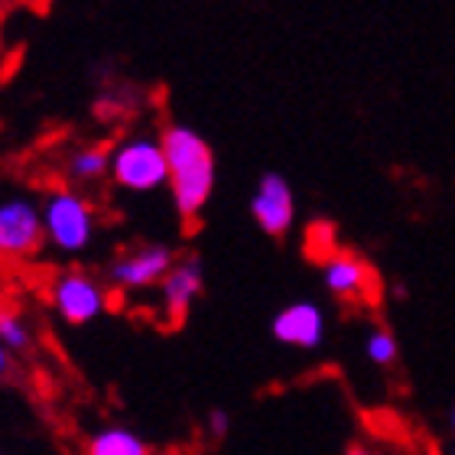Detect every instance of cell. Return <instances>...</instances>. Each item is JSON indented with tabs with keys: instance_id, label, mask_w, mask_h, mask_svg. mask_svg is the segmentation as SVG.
Returning <instances> with one entry per match:
<instances>
[{
	"instance_id": "e0dca14e",
	"label": "cell",
	"mask_w": 455,
	"mask_h": 455,
	"mask_svg": "<svg viewBox=\"0 0 455 455\" xmlns=\"http://www.w3.org/2000/svg\"><path fill=\"white\" fill-rule=\"evenodd\" d=\"M345 455H374V452H371L368 446H348L345 449Z\"/></svg>"
},
{
	"instance_id": "8fae6325",
	"label": "cell",
	"mask_w": 455,
	"mask_h": 455,
	"mask_svg": "<svg viewBox=\"0 0 455 455\" xmlns=\"http://www.w3.org/2000/svg\"><path fill=\"white\" fill-rule=\"evenodd\" d=\"M85 455H150V446L127 427H105L88 439Z\"/></svg>"
},
{
	"instance_id": "6da1fadb",
	"label": "cell",
	"mask_w": 455,
	"mask_h": 455,
	"mask_svg": "<svg viewBox=\"0 0 455 455\" xmlns=\"http://www.w3.org/2000/svg\"><path fill=\"white\" fill-rule=\"evenodd\" d=\"M166 166H170L172 209L182 221H196L215 192V153L199 131L170 124L160 133Z\"/></svg>"
},
{
	"instance_id": "d6986e66",
	"label": "cell",
	"mask_w": 455,
	"mask_h": 455,
	"mask_svg": "<svg viewBox=\"0 0 455 455\" xmlns=\"http://www.w3.org/2000/svg\"><path fill=\"white\" fill-rule=\"evenodd\" d=\"M449 455H455V446H452V452H449Z\"/></svg>"
},
{
	"instance_id": "ac0fdd59",
	"label": "cell",
	"mask_w": 455,
	"mask_h": 455,
	"mask_svg": "<svg viewBox=\"0 0 455 455\" xmlns=\"http://www.w3.org/2000/svg\"><path fill=\"white\" fill-rule=\"evenodd\" d=\"M449 429H452V433H455V407L449 410Z\"/></svg>"
},
{
	"instance_id": "5b68a950",
	"label": "cell",
	"mask_w": 455,
	"mask_h": 455,
	"mask_svg": "<svg viewBox=\"0 0 455 455\" xmlns=\"http://www.w3.org/2000/svg\"><path fill=\"white\" fill-rule=\"evenodd\" d=\"M49 303L68 325H88L108 309V290L98 276L85 270H66L49 286Z\"/></svg>"
},
{
	"instance_id": "7a4b0ae2",
	"label": "cell",
	"mask_w": 455,
	"mask_h": 455,
	"mask_svg": "<svg viewBox=\"0 0 455 455\" xmlns=\"http://www.w3.org/2000/svg\"><path fill=\"white\" fill-rule=\"evenodd\" d=\"M46 244L59 254H82L95 241V209L85 196L72 189L49 192L43 202Z\"/></svg>"
},
{
	"instance_id": "9c48e42d",
	"label": "cell",
	"mask_w": 455,
	"mask_h": 455,
	"mask_svg": "<svg viewBox=\"0 0 455 455\" xmlns=\"http://www.w3.org/2000/svg\"><path fill=\"white\" fill-rule=\"evenodd\" d=\"M202 286H205V270L196 257H186V260H176L166 280L160 283V306L170 325H180L189 309L196 306V299L202 296Z\"/></svg>"
},
{
	"instance_id": "3957f363",
	"label": "cell",
	"mask_w": 455,
	"mask_h": 455,
	"mask_svg": "<svg viewBox=\"0 0 455 455\" xmlns=\"http://www.w3.org/2000/svg\"><path fill=\"white\" fill-rule=\"evenodd\" d=\"M111 180L133 196H147L160 186H170V166L160 137L137 133L117 143L111 150Z\"/></svg>"
},
{
	"instance_id": "9a60e30c",
	"label": "cell",
	"mask_w": 455,
	"mask_h": 455,
	"mask_svg": "<svg viewBox=\"0 0 455 455\" xmlns=\"http://www.w3.org/2000/svg\"><path fill=\"white\" fill-rule=\"evenodd\" d=\"M205 427H209L212 436L221 439L228 429H231V413H228V410H221V407H212L209 417H205Z\"/></svg>"
},
{
	"instance_id": "277c9868",
	"label": "cell",
	"mask_w": 455,
	"mask_h": 455,
	"mask_svg": "<svg viewBox=\"0 0 455 455\" xmlns=\"http://www.w3.org/2000/svg\"><path fill=\"white\" fill-rule=\"evenodd\" d=\"M46 244L43 231V205L23 196L10 192L0 196V257H33Z\"/></svg>"
},
{
	"instance_id": "7c38bea8",
	"label": "cell",
	"mask_w": 455,
	"mask_h": 455,
	"mask_svg": "<svg viewBox=\"0 0 455 455\" xmlns=\"http://www.w3.org/2000/svg\"><path fill=\"white\" fill-rule=\"evenodd\" d=\"M68 176L78 182H98L111 176V150L105 147H82L68 156Z\"/></svg>"
},
{
	"instance_id": "ba28073f",
	"label": "cell",
	"mask_w": 455,
	"mask_h": 455,
	"mask_svg": "<svg viewBox=\"0 0 455 455\" xmlns=\"http://www.w3.org/2000/svg\"><path fill=\"white\" fill-rule=\"evenodd\" d=\"M270 332L280 345L299 351H315L325 341V313L313 299H296L283 306L270 323Z\"/></svg>"
},
{
	"instance_id": "4fadbf2b",
	"label": "cell",
	"mask_w": 455,
	"mask_h": 455,
	"mask_svg": "<svg viewBox=\"0 0 455 455\" xmlns=\"http://www.w3.org/2000/svg\"><path fill=\"white\" fill-rule=\"evenodd\" d=\"M0 345L7 351H27L33 345V332H29L27 319L13 309H0Z\"/></svg>"
},
{
	"instance_id": "5bb4252c",
	"label": "cell",
	"mask_w": 455,
	"mask_h": 455,
	"mask_svg": "<svg viewBox=\"0 0 455 455\" xmlns=\"http://www.w3.org/2000/svg\"><path fill=\"white\" fill-rule=\"evenodd\" d=\"M364 355H368L371 364H378V368H390L400 355V345L394 339L390 329H371L368 339H364Z\"/></svg>"
},
{
	"instance_id": "2e32d148",
	"label": "cell",
	"mask_w": 455,
	"mask_h": 455,
	"mask_svg": "<svg viewBox=\"0 0 455 455\" xmlns=\"http://www.w3.org/2000/svg\"><path fill=\"white\" fill-rule=\"evenodd\" d=\"M7 371H10V351L0 345V378H7Z\"/></svg>"
},
{
	"instance_id": "30bf717a",
	"label": "cell",
	"mask_w": 455,
	"mask_h": 455,
	"mask_svg": "<svg viewBox=\"0 0 455 455\" xmlns=\"http://www.w3.org/2000/svg\"><path fill=\"white\" fill-rule=\"evenodd\" d=\"M323 283L332 296L341 299H361L371 293L374 286V274L371 267L351 251H335L329 260H323Z\"/></svg>"
},
{
	"instance_id": "52a82bcc",
	"label": "cell",
	"mask_w": 455,
	"mask_h": 455,
	"mask_svg": "<svg viewBox=\"0 0 455 455\" xmlns=\"http://www.w3.org/2000/svg\"><path fill=\"white\" fill-rule=\"evenodd\" d=\"M251 215L257 228L270 237H283L296 221V199L293 186L280 172H264L257 180L254 199H251Z\"/></svg>"
},
{
	"instance_id": "8992f818",
	"label": "cell",
	"mask_w": 455,
	"mask_h": 455,
	"mask_svg": "<svg viewBox=\"0 0 455 455\" xmlns=\"http://www.w3.org/2000/svg\"><path fill=\"white\" fill-rule=\"evenodd\" d=\"M172 267H176V254L170 244H143L131 254L117 257L108 276L121 290H150V286H160L166 280Z\"/></svg>"
}]
</instances>
